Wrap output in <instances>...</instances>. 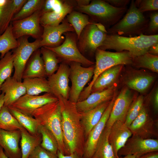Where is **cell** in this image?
<instances>
[{"mask_svg": "<svg viewBox=\"0 0 158 158\" xmlns=\"http://www.w3.org/2000/svg\"><path fill=\"white\" fill-rule=\"evenodd\" d=\"M57 97L61 108L62 129L67 149L70 154L75 152L83 157L86 138L81 114L75 103L60 95Z\"/></svg>", "mask_w": 158, "mask_h": 158, "instance_id": "6da1fadb", "label": "cell"}, {"mask_svg": "<svg viewBox=\"0 0 158 158\" xmlns=\"http://www.w3.org/2000/svg\"><path fill=\"white\" fill-rule=\"evenodd\" d=\"M158 43V35L143 34L134 37H124L107 34L98 48L104 50L113 49L116 52L128 51L133 58L147 53L149 48Z\"/></svg>", "mask_w": 158, "mask_h": 158, "instance_id": "7a4b0ae2", "label": "cell"}, {"mask_svg": "<svg viewBox=\"0 0 158 158\" xmlns=\"http://www.w3.org/2000/svg\"><path fill=\"white\" fill-rule=\"evenodd\" d=\"M32 116L39 125L46 127L54 134L58 143V150L64 155L70 154L63 139L61 114L59 100L47 104L36 109Z\"/></svg>", "mask_w": 158, "mask_h": 158, "instance_id": "3957f363", "label": "cell"}, {"mask_svg": "<svg viewBox=\"0 0 158 158\" xmlns=\"http://www.w3.org/2000/svg\"><path fill=\"white\" fill-rule=\"evenodd\" d=\"M149 20L139 11L132 0L129 8L118 22L107 30L108 34L124 37H134L143 34L148 27Z\"/></svg>", "mask_w": 158, "mask_h": 158, "instance_id": "277c9868", "label": "cell"}, {"mask_svg": "<svg viewBox=\"0 0 158 158\" xmlns=\"http://www.w3.org/2000/svg\"><path fill=\"white\" fill-rule=\"evenodd\" d=\"M95 57L96 62L92 79L88 85L81 93L78 101L85 100L90 95L93 83L104 71L115 66H129L132 64L133 58L129 52L126 51L112 52L98 48L95 52Z\"/></svg>", "mask_w": 158, "mask_h": 158, "instance_id": "5b68a950", "label": "cell"}, {"mask_svg": "<svg viewBox=\"0 0 158 158\" xmlns=\"http://www.w3.org/2000/svg\"><path fill=\"white\" fill-rule=\"evenodd\" d=\"M76 9L90 15L94 21L109 28L118 22L126 13V7H114L104 0L92 1L88 5L77 6Z\"/></svg>", "mask_w": 158, "mask_h": 158, "instance_id": "8992f818", "label": "cell"}, {"mask_svg": "<svg viewBox=\"0 0 158 158\" xmlns=\"http://www.w3.org/2000/svg\"><path fill=\"white\" fill-rule=\"evenodd\" d=\"M30 37L23 36L18 38V47L11 51L14 55V71L12 77L18 81H22V74L25 65L32 53L40 48L41 38L29 42Z\"/></svg>", "mask_w": 158, "mask_h": 158, "instance_id": "52a82bcc", "label": "cell"}, {"mask_svg": "<svg viewBox=\"0 0 158 158\" xmlns=\"http://www.w3.org/2000/svg\"><path fill=\"white\" fill-rule=\"evenodd\" d=\"M84 29L78 39L79 49L83 52L94 53L104 41L108 34L107 30L101 24L94 21Z\"/></svg>", "mask_w": 158, "mask_h": 158, "instance_id": "ba28073f", "label": "cell"}, {"mask_svg": "<svg viewBox=\"0 0 158 158\" xmlns=\"http://www.w3.org/2000/svg\"><path fill=\"white\" fill-rule=\"evenodd\" d=\"M95 66L84 67L78 63H71L70 78L71 82L68 100L76 103L87 83L93 77Z\"/></svg>", "mask_w": 158, "mask_h": 158, "instance_id": "9c48e42d", "label": "cell"}, {"mask_svg": "<svg viewBox=\"0 0 158 158\" xmlns=\"http://www.w3.org/2000/svg\"><path fill=\"white\" fill-rule=\"evenodd\" d=\"M41 10H38L26 18L11 22L13 33L16 39L25 36H30L35 40L41 38L43 32L42 27L40 23Z\"/></svg>", "mask_w": 158, "mask_h": 158, "instance_id": "30bf717a", "label": "cell"}, {"mask_svg": "<svg viewBox=\"0 0 158 158\" xmlns=\"http://www.w3.org/2000/svg\"><path fill=\"white\" fill-rule=\"evenodd\" d=\"M44 47L54 52L58 57L65 61L77 62L87 66L94 64L81 54L77 46L74 37L69 34L66 35L64 41L59 46L52 48Z\"/></svg>", "mask_w": 158, "mask_h": 158, "instance_id": "8fae6325", "label": "cell"}, {"mask_svg": "<svg viewBox=\"0 0 158 158\" xmlns=\"http://www.w3.org/2000/svg\"><path fill=\"white\" fill-rule=\"evenodd\" d=\"M128 127L133 135L143 139H154L158 136V121L150 116L144 105Z\"/></svg>", "mask_w": 158, "mask_h": 158, "instance_id": "7c38bea8", "label": "cell"}, {"mask_svg": "<svg viewBox=\"0 0 158 158\" xmlns=\"http://www.w3.org/2000/svg\"><path fill=\"white\" fill-rule=\"evenodd\" d=\"M133 98L131 91L128 87L125 86L115 99L105 128L110 129L113 124L117 121L124 122L128 109L133 100Z\"/></svg>", "mask_w": 158, "mask_h": 158, "instance_id": "4fadbf2b", "label": "cell"}, {"mask_svg": "<svg viewBox=\"0 0 158 158\" xmlns=\"http://www.w3.org/2000/svg\"><path fill=\"white\" fill-rule=\"evenodd\" d=\"M58 100V98L51 92L45 93L40 95L25 94L10 106L24 114L32 117V114L36 109Z\"/></svg>", "mask_w": 158, "mask_h": 158, "instance_id": "5bb4252c", "label": "cell"}, {"mask_svg": "<svg viewBox=\"0 0 158 158\" xmlns=\"http://www.w3.org/2000/svg\"><path fill=\"white\" fill-rule=\"evenodd\" d=\"M158 151V140L156 139H143L132 135L123 147L118 152L121 156L135 154L137 158L148 152Z\"/></svg>", "mask_w": 158, "mask_h": 158, "instance_id": "9a60e30c", "label": "cell"}, {"mask_svg": "<svg viewBox=\"0 0 158 158\" xmlns=\"http://www.w3.org/2000/svg\"><path fill=\"white\" fill-rule=\"evenodd\" d=\"M70 69L68 65L62 63L56 71L47 79L51 92L56 97L60 95L68 99L70 88L69 86Z\"/></svg>", "mask_w": 158, "mask_h": 158, "instance_id": "2e32d148", "label": "cell"}, {"mask_svg": "<svg viewBox=\"0 0 158 158\" xmlns=\"http://www.w3.org/2000/svg\"><path fill=\"white\" fill-rule=\"evenodd\" d=\"M117 92L111 101L99 121L89 132L85 141L83 154L84 158H92L93 156L97 143L109 116Z\"/></svg>", "mask_w": 158, "mask_h": 158, "instance_id": "e0dca14e", "label": "cell"}, {"mask_svg": "<svg viewBox=\"0 0 158 158\" xmlns=\"http://www.w3.org/2000/svg\"><path fill=\"white\" fill-rule=\"evenodd\" d=\"M43 32L40 43L42 47H55L60 45L64 39V33L73 32L74 29L67 21L64 20L61 24L55 26H42Z\"/></svg>", "mask_w": 158, "mask_h": 158, "instance_id": "ac0fdd59", "label": "cell"}, {"mask_svg": "<svg viewBox=\"0 0 158 158\" xmlns=\"http://www.w3.org/2000/svg\"><path fill=\"white\" fill-rule=\"evenodd\" d=\"M117 83L110 87L99 92L90 94L85 100L75 103L77 111L80 113H85L113 99L116 92Z\"/></svg>", "mask_w": 158, "mask_h": 158, "instance_id": "d6986e66", "label": "cell"}, {"mask_svg": "<svg viewBox=\"0 0 158 158\" xmlns=\"http://www.w3.org/2000/svg\"><path fill=\"white\" fill-rule=\"evenodd\" d=\"M21 137L20 130L8 131L0 129V146L8 158H21L19 145Z\"/></svg>", "mask_w": 158, "mask_h": 158, "instance_id": "ffe728a7", "label": "cell"}, {"mask_svg": "<svg viewBox=\"0 0 158 158\" xmlns=\"http://www.w3.org/2000/svg\"><path fill=\"white\" fill-rule=\"evenodd\" d=\"M132 135L128 127L124 122L120 121L115 122L110 128L108 140L116 158H119V150L124 146L128 139Z\"/></svg>", "mask_w": 158, "mask_h": 158, "instance_id": "44dd1931", "label": "cell"}, {"mask_svg": "<svg viewBox=\"0 0 158 158\" xmlns=\"http://www.w3.org/2000/svg\"><path fill=\"white\" fill-rule=\"evenodd\" d=\"M4 94V106L11 105L21 97L26 94L25 87L22 81H20L10 77L2 84L0 87Z\"/></svg>", "mask_w": 158, "mask_h": 158, "instance_id": "7402d4cb", "label": "cell"}, {"mask_svg": "<svg viewBox=\"0 0 158 158\" xmlns=\"http://www.w3.org/2000/svg\"><path fill=\"white\" fill-rule=\"evenodd\" d=\"M27 0H0V35L2 34Z\"/></svg>", "mask_w": 158, "mask_h": 158, "instance_id": "603a6c76", "label": "cell"}, {"mask_svg": "<svg viewBox=\"0 0 158 158\" xmlns=\"http://www.w3.org/2000/svg\"><path fill=\"white\" fill-rule=\"evenodd\" d=\"M124 66L123 65L115 66L101 73L93 83L90 94L102 91L116 83Z\"/></svg>", "mask_w": 158, "mask_h": 158, "instance_id": "cb8c5ba5", "label": "cell"}, {"mask_svg": "<svg viewBox=\"0 0 158 158\" xmlns=\"http://www.w3.org/2000/svg\"><path fill=\"white\" fill-rule=\"evenodd\" d=\"M41 55L40 48L32 53L25 65L22 74V79L47 77Z\"/></svg>", "mask_w": 158, "mask_h": 158, "instance_id": "d4e9b609", "label": "cell"}, {"mask_svg": "<svg viewBox=\"0 0 158 158\" xmlns=\"http://www.w3.org/2000/svg\"><path fill=\"white\" fill-rule=\"evenodd\" d=\"M111 101L104 102L85 113H80L86 139L90 130L100 120Z\"/></svg>", "mask_w": 158, "mask_h": 158, "instance_id": "484cf974", "label": "cell"}, {"mask_svg": "<svg viewBox=\"0 0 158 158\" xmlns=\"http://www.w3.org/2000/svg\"><path fill=\"white\" fill-rule=\"evenodd\" d=\"M133 73L126 79L125 84L129 89L140 92H143L150 87L154 80L152 75L145 73L138 72Z\"/></svg>", "mask_w": 158, "mask_h": 158, "instance_id": "4316f807", "label": "cell"}, {"mask_svg": "<svg viewBox=\"0 0 158 158\" xmlns=\"http://www.w3.org/2000/svg\"><path fill=\"white\" fill-rule=\"evenodd\" d=\"M20 130L21 135L20 140L21 158H28L31 152L40 145L42 141V135L39 133L36 135H32L24 127Z\"/></svg>", "mask_w": 158, "mask_h": 158, "instance_id": "83f0119b", "label": "cell"}, {"mask_svg": "<svg viewBox=\"0 0 158 158\" xmlns=\"http://www.w3.org/2000/svg\"><path fill=\"white\" fill-rule=\"evenodd\" d=\"M72 6L66 2L63 3L62 10L59 12L51 11L42 13L40 23L42 26H56L62 22L66 16L72 11Z\"/></svg>", "mask_w": 158, "mask_h": 158, "instance_id": "f1b7e54d", "label": "cell"}, {"mask_svg": "<svg viewBox=\"0 0 158 158\" xmlns=\"http://www.w3.org/2000/svg\"><path fill=\"white\" fill-rule=\"evenodd\" d=\"M23 80V82L26 89V94L38 95L42 92H51L48 82L46 78H34Z\"/></svg>", "mask_w": 158, "mask_h": 158, "instance_id": "f546056e", "label": "cell"}, {"mask_svg": "<svg viewBox=\"0 0 158 158\" xmlns=\"http://www.w3.org/2000/svg\"><path fill=\"white\" fill-rule=\"evenodd\" d=\"M110 129L105 127L92 158H116L108 140Z\"/></svg>", "mask_w": 158, "mask_h": 158, "instance_id": "4dcf8cb0", "label": "cell"}, {"mask_svg": "<svg viewBox=\"0 0 158 158\" xmlns=\"http://www.w3.org/2000/svg\"><path fill=\"white\" fill-rule=\"evenodd\" d=\"M7 107L12 115L30 134L35 135L39 133V124L35 118L20 112L11 106Z\"/></svg>", "mask_w": 158, "mask_h": 158, "instance_id": "1f68e13d", "label": "cell"}, {"mask_svg": "<svg viewBox=\"0 0 158 158\" xmlns=\"http://www.w3.org/2000/svg\"><path fill=\"white\" fill-rule=\"evenodd\" d=\"M18 41L12 32L11 22L3 33L0 35V58H3L6 53L16 48Z\"/></svg>", "mask_w": 158, "mask_h": 158, "instance_id": "d6a6232c", "label": "cell"}, {"mask_svg": "<svg viewBox=\"0 0 158 158\" xmlns=\"http://www.w3.org/2000/svg\"><path fill=\"white\" fill-rule=\"evenodd\" d=\"M40 51L47 77L54 74L57 70L60 61L53 51L44 47H41Z\"/></svg>", "mask_w": 158, "mask_h": 158, "instance_id": "836d02e7", "label": "cell"}, {"mask_svg": "<svg viewBox=\"0 0 158 158\" xmlns=\"http://www.w3.org/2000/svg\"><path fill=\"white\" fill-rule=\"evenodd\" d=\"M23 127L11 113L8 107L4 105L0 109V129L13 131Z\"/></svg>", "mask_w": 158, "mask_h": 158, "instance_id": "e575fe53", "label": "cell"}, {"mask_svg": "<svg viewBox=\"0 0 158 158\" xmlns=\"http://www.w3.org/2000/svg\"><path fill=\"white\" fill-rule=\"evenodd\" d=\"M132 65L137 68H146L158 73V56L147 53L133 58Z\"/></svg>", "mask_w": 158, "mask_h": 158, "instance_id": "d590c367", "label": "cell"}, {"mask_svg": "<svg viewBox=\"0 0 158 158\" xmlns=\"http://www.w3.org/2000/svg\"><path fill=\"white\" fill-rule=\"evenodd\" d=\"M38 132L42 137L40 145L47 150L57 155L58 144L54 134L46 127L40 125L38 126Z\"/></svg>", "mask_w": 158, "mask_h": 158, "instance_id": "8d00e7d4", "label": "cell"}, {"mask_svg": "<svg viewBox=\"0 0 158 158\" xmlns=\"http://www.w3.org/2000/svg\"><path fill=\"white\" fill-rule=\"evenodd\" d=\"M67 21L72 26L78 40L84 28L91 23L85 14L76 11H71L67 15Z\"/></svg>", "mask_w": 158, "mask_h": 158, "instance_id": "74e56055", "label": "cell"}, {"mask_svg": "<svg viewBox=\"0 0 158 158\" xmlns=\"http://www.w3.org/2000/svg\"><path fill=\"white\" fill-rule=\"evenodd\" d=\"M45 0H28L19 11L13 16L11 22L28 17L42 9Z\"/></svg>", "mask_w": 158, "mask_h": 158, "instance_id": "f35d334b", "label": "cell"}, {"mask_svg": "<svg viewBox=\"0 0 158 158\" xmlns=\"http://www.w3.org/2000/svg\"><path fill=\"white\" fill-rule=\"evenodd\" d=\"M13 61L12 51L8 52L0 60V87L6 80L11 77L14 68Z\"/></svg>", "mask_w": 158, "mask_h": 158, "instance_id": "ab89813d", "label": "cell"}, {"mask_svg": "<svg viewBox=\"0 0 158 158\" xmlns=\"http://www.w3.org/2000/svg\"><path fill=\"white\" fill-rule=\"evenodd\" d=\"M144 98L143 96L140 95L133 101L128 111L125 121L124 125L129 126L137 117L144 106Z\"/></svg>", "mask_w": 158, "mask_h": 158, "instance_id": "60d3db41", "label": "cell"}, {"mask_svg": "<svg viewBox=\"0 0 158 158\" xmlns=\"http://www.w3.org/2000/svg\"><path fill=\"white\" fill-rule=\"evenodd\" d=\"M135 2L139 11L142 13L158 10V0H137Z\"/></svg>", "mask_w": 158, "mask_h": 158, "instance_id": "b9f144b4", "label": "cell"}, {"mask_svg": "<svg viewBox=\"0 0 158 158\" xmlns=\"http://www.w3.org/2000/svg\"><path fill=\"white\" fill-rule=\"evenodd\" d=\"M63 3L58 0H45L41 10L42 13L51 11L59 12L63 8Z\"/></svg>", "mask_w": 158, "mask_h": 158, "instance_id": "7bdbcfd3", "label": "cell"}, {"mask_svg": "<svg viewBox=\"0 0 158 158\" xmlns=\"http://www.w3.org/2000/svg\"><path fill=\"white\" fill-rule=\"evenodd\" d=\"M158 31V13L155 12L150 15L148 27L144 34L146 35H155Z\"/></svg>", "mask_w": 158, "mask_h": 158, "instance_id": "ee69618b", "label": "cell"}, {"mask_svg": "<svg viewBox=\"0 0 158 158\" xmlns=\"http://www.w3.org/2000/svg\"><path fill=\"white\" fill-rule=\"evenodd\" d=\"M28 158H58L57 155L42 148L40 145L30 153Z\"/></svg>", "mask_w": 158, "mask_h": 158, "instance_id": "f6af8a7d", "label": "cell"}, {"mask_svg": "<svg viewBox=\"0 0 158 158\" xmlns=\"http://www.w3.org/2000/svg\"><path fill=\"white\" fill-rule=\"evenodd\" d=\"M105 1L112 6L118 8L126 7L129 3V0H106Z\"/></svg>", "mask_w": 158, "mask_h": 158, "instance_id": "bcb514c9", "label": "cell"}, {"mask_svg": "<svg viewBox=\"0 0 158 158\" xmlns=\"http://www.w3.org/2000/svg\"><path fill=\"white\" fill-rule=\"evenodd\" d=\"M151 101L155 112L158 111V89L156 87L153 92L151 97Z\"/></svg>", "mask_w": 158, "mask_h": 158, "instance_id": "7dc6e473", "label": "cell"}, {"mask_svg": "<svg viewBox=\"0 0 158 158\" xmlns=\"http://www.w3.org/2000/svg\"><path fill=\"white\" fill-rule=\"evenodd\" d=\"M57 155L58 158H84L75 152L70 154L68 155H65L58 150Z\"/></svg>", "mask_w": 158, "mask_h": 158, "instance_id": "c3c4849f", "label": "cell"}, {"mask_svg": "<svg viewBox=\"0 0 158 158\" xmlns=\"http://www.w3.org/2000/svg\"><path fill=\"white\" fill-rule=\"evenodd\" d=\"M147 53L153 55L158 56V43L151 46L149 49Z\"/></svg>", "mask_w": 158, "mask_h": 158, "instance_id": "681fc988", "label": "cell"}, {"mask_svg": "<svg viewBox=\"0 0 158 158\" xmlns=\"http://www.w3.org/2000/svg\"><path fill=\"white\" fill-rule=\"evenodd\" d=\"M138 158H158V151L148 152Z\"/></svg>", "mask_w": 158, "mask_h": 158, "instance_id": "f907efd6", "label": "cell"}, {"mask_svg": "<svg viewBox=\"0 0 158 158\" xmlns=\"http://www.w3.org/2000/svg\"><path fill=\"white\" fill-rule=\"evenodd\" d=\"M90 1L88 0H77L76 2L78 6H85L90 4Z\"/></svg>", "mask_w": 158, "mask_h": 158, "instance_id": "816d5d0a", "label": "cell"}, {"mask_svg": "<svg viewBox=\"0 0 158 158\" xmlns=\"http://www.w3.org/2000/svg\"><path fill=\"white\" fill-rule=\"evenodd\" d=\"M4 94L2 93L0 94V109L4 105Z\"/></svg>", "mask_w": 158, "mask_h": 158, "instance_id": "f5cc1de1", "label": "cell"}, {"mask_svg": "<svg viewBox=\"0 0 158 158\" xmlns=\"http://www.w3.org/2000/svg\"><path fill=\"white\" fill-rule=\"evenodd\" d=\"M0 158H8L6 155L3 148L0 146Z\"/></svg>", "mask_w": 158, "mask_h": 158, "instance_id": "db71d44e", "label": "cell"}, {"mask_svg": "<svg viewBox=\"0 0 158 158\" xmlns=\"http://www.w3.org/2000/svg\"><path fill=\"white\" fill-rule=\"evenodd\" d=\"M119 158H137L136 155L135 154H129L124 156L123 157Z\"/></svg>", "mask_w": 158, "mask_h": 158, "instance_id": "11a10c76", "label": "cell"}, {"mask_svg": "<svg viewBox=\"0 0 158 158\" xmlns=\"http://www.w3.org/2000/svg\"><path fill=\"white\" fill-rule=\"evenodd\" d=\"M1 92V90L0 89V93Z\"/></svg>", "mask_w": 158, "mask_h": 158, "instance_id": "9f6ffc18", "label": "cell"}]
</instances>
